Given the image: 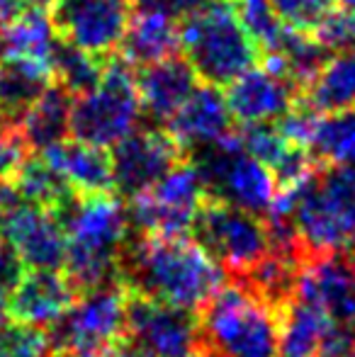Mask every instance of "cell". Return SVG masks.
Returning <instances> with one entry per match:
<instances>
[{
	"label": "cell",
	"instance_id": "obj_35",
	"mask_svg": "<svg viewBox=\"0 0 355 357\" xmlns=\"http://www.w3.org/2000/svg\"><path fill=\"white\" fill-rule=\"evenodd\" d=\"M24 263L17 255V250L10 243L0 241V324L8 319L10 301L24 278Z\"/></svg>",
	"mask_w": 355,
	"mask_h": 357
},
{
	"label": "cell",
	"instance_id": "obj_4",
	"mask_svg": "<svg viewBox=\"0 0 355 357\" xmlns=\"http://www.w3.org/2000/svg\"><path fill=\"white\" fill-rule=\"evenodd\" d=\"M199 335L212 357H280V311L227 282L199 311Z\"/></svg>",
	"mask_w": 355,
	"mask_h": 357
},
{
	"label": "cell",
	"instance_id": "obj_37",
	"mask_svg": "<svg viewBox=\"0 0 355 357\" xmlns=\"http://www.w3.org/2000/svg\"><path fill=\"white\" fill-rule=\"evenodd\" d=\"M317 357H355V326L328 324Z\"/></svg>",
	"mask_w": 355,
	"mask_h": 357
},
{
	"label": "cell",
	"instance_id": "obj_21",
	"mask_svg": "<svg viewBox=\"0 0 355 357\" xmlns=\"http://www.w3.org/2000/svg\"><path fill=\"white\" fill-rule=\"evenodd\" d=\"M56 32L44 8L29 5L0 27V61H32L52 68Z\"/></svg>",
	"mask_w": 355,
	"mask_h": 357
},
{
	"label": "cell",
	"instance_id": "obj_10",
	"mask_svg": "<svg viewBox=\"0 0 355 357\" xmlns=\"http://www.w3.org/2000/svg\"><path fill=\"white\" fill-rule=\"evenodd\" d=\"M134 13V0H54L49 5L56 37L100 59L119 52Z\"/></svg>",
	"mask_w": 355,
	"mask_h": 357
},
{
	"label": "cell",
	"instance_id": "obj_5",
	"mask_svg": "<svg viewBox=\"0 0 355 357\" xmlns=\"http://www.w3.org/2000/svg\"><path fill=\"white\" fill-rule=\"evenodd\" d=\"M183 56L199 83L224 88L261 63V52L243 32L232 0H212L204 10L180 22Z\"/></svg>",
	"mask_w": 355,
	"mask_h": 357
},
{
	"label": "cell",
	"instance_id": "obj_1",
	"mask_svg": "<svg viewBox=\"0 0 355 357\" xmlns=\"http://www.w3.org/2000/svg\"><path fill=\"white\" fill-rule=\"evenodd\" d=\"M119 282L129 294L199 314L229 280L192 238H158L129 231L119 255Z\"/></svg>",
	"mask_w": 355,
	"mask_h": 357
},
{
	"label": "cell",
	"instance_id": "obj_26",
	"mask_svg": "<svg viewBox=\"0 0 355 357\" xmlns=\"http://www.w3.org/2000/svg\"><path fill=\"white\" fill-rule=\"evenodd\" d=\"M307 151L324 165L355 168V109L319 114Z\"/></svg>",
	"mask_w": 355,
	"mask_h": 357
},
{
	"label": "cell",
	"instance_id": "obj_29",
	"mask_svg": "<svg viewBox=\"0 0 355 357\" xmlns=\"http://www.w3.org/2000/svg\"><path fill=\"white\" fill-rule=\"evenodd\" d=\"M232 5L243 32L251 37V42L261 52V59L278 52L287 27L278 17L273 3L270 0H232Z\"/></svg>",
	"mask_w": 355,
	"mask_h": 357
},
{
	"label": "cell",
	"instance_id": "obj_24",
	"mask_svg": "<svg viewBox=\"0 0 355 357\" xmlns=\"http://www.w3.org/2000/svg\"><path fill=\"white\" fill-rule=\"evenodd\" d=\"M52 68L32 61H0V117L20 124L27 109L52 88Z\"/></svg>",
	"mask_w": 355,
	"mask_h": 357
},
{
	"label": "cell",
	"instance_id": "obj_32",
	"mask_svg": "<svg viewBox=\"0 0 355 357\" xmlns=\"http://www.w3.org/2000/svg\"><path fill=\"white\" fill-rule=\"evenodd\" d=\"M285 27L312 34L333 10V0H270Z\"/></svg>",
	"mask_w": 355,
	"mask_h": 357
},
{
	"label": "cell",
	"instance_id": "obj_22",
	"mask_svg": "<svg viewBox=\"0 0 355 357\" xmlns=\"http://www.w3.org/2000/svg\"><path fill=\"white\" fill-rule=\"evenodd\" d=\"M71 95L61 85L52 83V88L27 109V114L20 119L17 129L29 153H42V151L71 139Z\"/></svg>",
	"mask_w": 355,
	"mask_h": 357
},
{
	"label": "cell",
	"instance_id": "obj_15",
	"mask_svg": "<svg viewBox=\"0 0 355 357\" xmlns=\"http://www.w3.org/2000/svg\"><path fill=\"white\" fill-rule=\"evenodd\" d=\"M299 98L302 95L292 83L268 71L261 63L227 85V95H224L236 127L280 122L297 107Z\"/></svg>",
	"mask_w": 355,
	"mask_h": 357
},
{
	"label": "cell",
	"instance_id": "obj_11",
	"mask_svg": "<svg viewBox=\"0 0 355 357\" xmlns=\"http://www.w3.org/2000/svg\"><path fill=\"white\" fill-rule=\"evenodd\" d=\"M124 338L142 357H199V314L127 291Z\"/></svg>",
	"mask_w": 355,
	"mask_h": 357
},
{
	"label": "cell",
	"instance_id": "obj_25",
	"mask_svg": "<svg viewBox=\"0 0 355 357\" xmlns=\"http://www.w3.org/2000/svg\"><path fill=\"white\" fill-rule=\"evenodd\" d=\"M331 321L302 299L280 311V357H317Z\"/></svg>",
	"mask_w": 355,
	"mask_h": 357
},
{
	"label": "cell",
	"instance_id": "obj_39",
	"mask_svg": "<svg viewBox=\"0 0 355 357\" xmlns=\"http://www.w3.org/2000/svg\"><path fill=\"white\" fill-rule=\"evenodd\" d=\"M93 357H142V355L134 350V345L129 343L127 338H122V340H117V343L107 345L105 350H100V353Z\"/></svg>",
	"mask_w": 355,
	"mask_h": 357
},
{
	"label": "cell",
	"instance_id": "obj_36",
	"mask_svg": "<svg viewBox=\"0 0 355 357\" xmlns=\"http://www.w3.org/2000/svg\"><path fill=\"white\" fill-rule=\"evenodd\" d=\"M209 3L212 0H134L139 13H158L176 22H185L195 13L207 8Z\"/></svg>",
	"mask_w": 355,
	"mask_h": 357
},
{
	"label": "cell",
	"instance_id": "obj_7",
	"mask_svg": "<svg viewBox=\"0 0 355 357\" xmlns=\"http://www.w3.org/2000/svg\"><path fill=\"white\" fill-rule=\"evenodd\" d=\"M190 238L227 273V280L251 270L270 253L268 221L204 192L192 219Z\"/></svg>",
	"mask_w": 355,
	"mask_h": 357
},
{
	"label": "cell",
	"instance_id": "obj_14",
	"mask_svg": "<svg viewBox=\"0 0 355 357\" xmlns=\"http://www.w3.org/2000/svg\"><path fill=\"white\" fill-rule=\"evenodd\" d=\"M0 236L22 258L24 268L63 270L68 238L63 226L49 209L20 202L0 212Z\"/></svg>",
	"mask_w": 355,
	"mask_h": 357
},
{
	"label": "cell",
	"instance_id": "obj_33",
	"mask_svg": "<svg viewBox=\"0 0 355 357\" xmlns=\"http://www.w3.org/2000/svg\"><path fill=\"white\" fill-rule=\"evenodd\" d=\"M312 37L328 52H355V10L333 8L319 22Z\"/></svg>",
	"mask_w": 355,
	"mask_h": 357
},
{
	"label": "cell",
	"instance_id": "obj_17",
	"mask_svg": "<svg viewBox=\"0 0 355 357\" xmlns=\"http://www.w3.org/2000/svg\"><path fill=\"white\" fill-rule=\"evenodd\" d=\"M166 129L190 153L195 149L219 144L222 139L232 137L236 132V122H234L227 100L219 93V88L199 83L188 102L173 114Z\"/></svg>",
	"mask_w": 355,
	"mask_h": 357
},
{
	"label": "cell",
	"instance_id": "obj_41",
	"mask_svg": "<svg viewBox=\"0 0 355 357\" xmlns=\"http://www.w3.org/2000/svg\"><path fill=\"white\" fill-rule=\"evenodd\" d=\"M52 357H76V355H63V353H52Z\"/></svg>",
	"mask_w": 355,
	"mask_h": 357
},
{
	"label": "cell",
	"instance_id": "obj_20",
	"mask_svg": "<svg viewBox=\"0 0 355 357\" xmlns=\"http://www.w3.org/2000/svg\"><path fill=\"white\" fill-rule=\"evenodd\" d=\"M183 52L180 22L158 13H134L127 34L119 47V56L132 68H144L166 61Z\"/></svg>",
	"mask_w": 355,
	"mask_h": 357
},
{
	"label": "cell",
	"instance_id": "obj_28",
	"mask_svg": "<svg viewBox=\"0 0 355 357\" xmlns=\"http://www.w3.org/2000/svg\"><path fill=\"white\" fill-rule=\"evenodd\" d=\"M17 192L22 195L24 202L37 204V207L49 209L52 214H56L63 204H68V199L76 195V190H71L59 173L42 158V155L32 153L22 163V168L17 170V175L13 178Z\"/></svg>",
	"mask_w": 355,
	"mask_h": 357
},
{
	"label": "cell",
	"instance_id": "obj_18",
	"mask_svg": "<svg viewBox=\"0 0 355 357\" xmlns=\"http://www.w3.org/2000/svg\"><path fill=\"white\" fill-rule=\"evenodd\" d=\"M78 289L61 270H32L22 278L13 301L10 321L49 328L78 301Z\"/></svg>",
	"mask_w": 355,
	"mask_h": 357
},
{
	"label": "cell",
	"instance_id": "obj_8",
	"mask_svg": "<svg viewBox=\"0 0 355 357\" xmlns=\"http://www.w3.org/2000/svg\"><path fill=\"white\" fill-rule=\"evenodd\" d=\"M127 333V289L109 282L78 296V301L47 328L52 353L93 357Z\"/></svg>",
	"mask_w": 355,
	"mask_h": 357
},
{
	"label": "cell",
	"instance_id": "obj_34",
	"mask_svg": "<svg viewBox=\"0 0 355 357\" xmlns=\"http://www.w3.org/2000/svg\"><path fill=\"white\" fill-rule=\"evenodd\" d=\"M29 155L17 124L0 117V180H13Z\"/></svg>",
	"mask_w": 355,
	"mask_h": 357
},
{
	"label": "cell",
	"instance_id": "obj_12",
	"mask_svg": "<svg viewBox=\"0 0 355 357\" xmlns=\"http://www.w3.org/2000/svg\"><path fill=\"white\" fill-rule=\"evenodd\" d=\"M114 195L124 202L142 197L156 188L173 168L190 158L166 127H139L112 151Z\"/></svg>",
	"mask_w": 355,
	"mask_h": 357
},
{
	"label": "cell",
	"instance_id": "obj_19",
	"mask_svg": "<svg viewBox=\"0 0 355 357\" xmlns=\"http://www.w3.org/2000/svg\"><path fill=\"white\" fill-rule=\"evenodd\" d=\"M37 155H42L78 195H114L112 153L107 149L66 139Z\"/></svg>",
	"mask_w": 355,
	"mask_h": 357
},
{
	"label": "cell",
	"instance_id": "obj_2",
	"mask_svg": "<svg viewBox=\"0 0 355 357\" xmlns=\"http://www.w3.org/2000/svg\"><path fill=\"white\" fill-rule=\"evenodd\" d=\"M266 219L289 221L304 253L355 250V168L319 165L297 188L278 192Z\"/></svg>",
	"mask_w": 355,
	"mask_h": 357
},
{
	"label": "cell",
	"instance_id": "obj_9",
	"mask_svg": "<svg viewBox=\"0 0 355 357\" xmlns=\"http://www.w3.org/2000/svg\"><path fill=\"white\" fill-rule=\"evenodd\" d=\"M202 197V178L192 158H188L178 168H173L156 188L132 202H124L129 231L158 238H190L195 212Z\"/></svg>",
	"mask_w": 355,
	"mask_h": 357
},
{
	"label": "cell",
	"instance_id": "obj_40",
	"mask_svg": "<svg viewBox=\"0 0 355 357\" xmlns=\"http://www.w3.org/2000/svg\"><path fill=\"white\" fill-rule=\"evenodd\" d=\"M333 3H338L341 8H346V10H355V0H333Z\"/></svg>",
	"mask_w": 355,
	"mask_h": 357
},
{
	"label": "cell",
	"instance_id": "obj_38",
	"mask_svg": "<svg viewBox=\"0 0 355 357\" xmlns=\"http://www.w3.org/2000/svg\"><path fill=\"white\" fill-rule=\"evenodd\" d=\"M24 8H29L27 0H0V27L13 22Z\"/></svg>",
	"mask_w": 355,
	"mask_h": 357
},
{
	"label": "cell",
	"instance_id": "obj_31",
	"mask_svg": "<svg viewBox=\"0 0 355 357\" xmlns=\"http://www.w3.org/2000/svg\"><path fill=\"white\" fill-rule=\"evenodd\" d=\"M0 357H52L47 328L5 319L0 324Z\"/></svg>",
	"mask_w": 355,
	"mask_h": 357
},
{
	"label": "cell",
	"instance_id": "obj_27",
	"mask_svg": "<svg viewBox=\"0 0 355 357\" xmlns=\"http://www.w3.org/2000/svg\"><path fill=\"white\" fill-rule=\"evenodd\" d=\"M105 66H107V59L93 56V54L56 37L52 52V78L71 98L93 93L103 80Z\"/></svg>",
	"mask_w": 355,
	"mask_h": 357
},
{
	"label": "cell",
	"instance_id": "obj_23",
	"mask_svg": "<svg viewBox=\"0 0 355 357\" xmlns=\"http://www.w3.org/2000/svg\"><path fill=\"white\" fill-rule=\"evenodd\" d=\"M299 102L314 114L355 109V52H338L319 68Z\"/></svg>",
	"mask_w": 355,
	"mask_h": 357
},
{
	"label": "cell",
	"instance_id": "obj_3",
	"mask_svg": "<svg viewBox=\"0 0 355 357\" xmlns=\"http://www.w3.org/2000/svg\"><path fill=\"white\" fill-rule=\"evenodd\" d=\"M68 238L66 278L86 294L119 282V255L129 236L127 207L117 195H73L56 214Z\"/></svg>",
	"mask_w": 355,
	"mask_h": 357
},
{
	"label": "cell",
	"instance_id": "obj_13",
	"mask_svg": "<svg viewBox=\"0 0 355 357\" xmlns=\"http://www.w3.org/2000/svg\"><path fill=\"white\" fill-rule=\"evenodd\" d=\"M297 299L317 306L333 324L355 326V250L304 253Z\"/></svg>",
	"mask_w": 355,
	"mask_h": 357
},
{
	"label": "cell",
	"instance_id": "obj_16",
	"mask_svg": "<svg viewBox=\"0 0 355 357\" xmlns=\"http://www.w3.org/2000/svg\"><path fill=\"white\" fill-rule=\"evenodd\" d=\"M199 85L195 68L185 56H171L166 61L137 68V93L142 109L156 127H166L173 114L183 107Z\"/></svg>",
	"mask_w": 355,
	"mask_h": 357
},
{
	"label": "cell",
	"instance_id": "obj_30",
	"mask_svg": "<svg viewBox=\"0 0 355 357\" xmlns=\"http://www.w3.org/2000/svg\"><path fill=\"white\" fill-rule=\"evenodd\" d=\"M239 144H241L243 153L256 158L273 173L275 165L282 160L287 149L292 144L282 137L278 122H263V124H246V127H236Z\"/></svg>",
	"mask_w": 355,
	"mask_h": 357
},
{
	"label": "cell",
	"instance_id": "obj_6",
	"mask_svg": "<svg viewBox=\"0 0 355 357\" xmlns=\"http://www.w3.org/2000/svg\"><path fill=\"white\" fill-rule=\"evenodd\" d=\"M144 109L137 93V68L119 54L107 59L103 80L88 95L73 98L71 139L98 149H114L142 124Z\"/></svg>",
	"mask_w": 355,
	"mask_h": 357
}]
</instances>
